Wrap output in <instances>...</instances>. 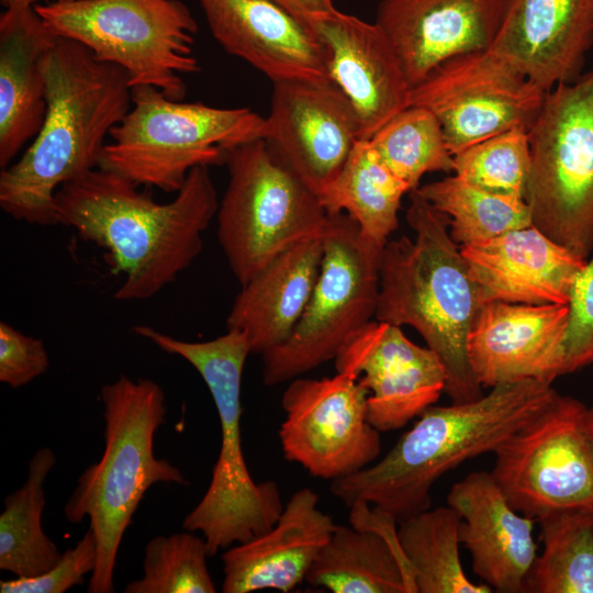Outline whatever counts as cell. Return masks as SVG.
<instances>
[{"label": "cell", "mask_w": 593, "mask_h": 593, "mask_svg": "<svg viewBox=\"0 0 593 593\" xmlns=\"http://www.w3.org/2000/svg\"><path fill=\"white\" fill-rule=\"evenodd\" d=\"M137 188L94 168L63 184L54 200L57 224L107 249V262L123 276L119 301L149 299L190 267L220 203L208 166L194 167L167 203Z\"/></svg>", "instance_id": "cell-1"}, {"label": "cell", "mask_w": 593, "mask_h": 593, "mask_svg": "<svg viewBox=\"0 0 593 593\" xmlns=\"http://www.w3.org/2000/svg\"><path fill=\"white\" fill-rule=\"evenodd\" d=\"M43 71L45 119L20 158L1 170L0 206L14 220L52 226L57 190L99 167L105 138L132 107L133 87L122 67L59 36Z\"/></svg>", "instance_id": "cell-2"}, {"label": "cell", "mask_w": 593, "mask_h": 593, "mask_svg": "<svg viewBox=\"0 0 593 593\" xmlns=\"http://www.w3.org/2000/svg\"><path fill=\"white\" fill-rule=\"evenodd\" d=\"M552 383L526 379L491 388L479 399L432 405L378 462L332 481L345 505L373 504L396 523L430 507V489L468 459L494 452L556 393Z\"/></svg>", "instance_id": "cell-3"}, {"label": "cell", "mask_w": 593, "mask_h": 593, "mask_svg": "<svg viewBox=\"0 0 593 593\" xmlns=\"http://www.w3.org/2000/svg\"><path fill=\"white\" fill-rule=\"evenodd\" d=\"M406 221L415 232L389 239L382 248L374 320L413 327L446 370L445 392L452 403L479 399L468 356V336L483 299L446 215L416 190L410 192Z\"/></svg>", "instance_id": "cell-4"}, {"label": "cell", "mask_w": 593, "mask_h": 593, "mask_svg": "<svg viewBox=\"0 0 593 593\" xmlns=\"http://www.w3.org/2000/svg\"><path fill=\"white\" fill-rule=\"evenodd\" d=\"M104 449L88 466L64 506L69 523L89 519L98 561L89 593L114 592V569L125 530L147 490L157 483L188 485L179 468L154 452L157 429L166 419L163 388L150 379L121 376L101 388Z\"/></svg>", "instance_id": "cell-5"}, {"label": "cell", "mask_w": 593, "mask_h": 593, "mask_svg": "<svg viewBox=\"0 0 593 593\" xmlns=\"http://www.w3.org/2000/svg\"><path fill=\"white\" fill-rule=\"evenodd\" d=\"M133 332L165 353L187 360L202 377L214 401L221 426V446L210 484L189 512L182 527L199 532L210 556L270 529L283 511L279 485L256 482L248 471L242 445V377L250 351L247 335L230 328L206 342H187L147 325Z\"/></svg>", "instance_id": "cell-6"}, {"label": "cell", "mask_w": 593, "mask_h": 593, "mask_svg": "<svg viewBox=\"0 0 593 593\" xmlns=\"http://www.w3.org/2000/svg\"><path fill=\"white\" fill-rule=\"evenodd\" d=\"M265 136L266 118L249 108L182 102L138 85L98 168L138 187L177 193L194 167L224 164L228 149Z\"/></svg>", "instance_id": "cell-7"}, {"label": "cell", "mask_w": 593, "mask_h": 593, "mask_svg": "<svg viewBox=\"0 0 593 593\" xmlns=\"http://www.w3.org/2000/svg\"><path fill=\"white\" fill-rule=\"evenodd\" d=\"M34 8L56 36L122 67L132 87L148 85L182 100V76L200 70L193 54L198 23L181 0H71Z\"/></svg>", "instance_id": "cell-8"}, {"label": "cell", "mask_w": 593, "mask_h": 593, "mask_svg": "<svg viewBox=\"0 0 593 593\" xmlns=\"http://www.w3.org/2000/svg\"><path fill=\"white\" fill-rule=\"evenodd\" d=\"M228 183L216 212L217 238L240 286L292 245L320 236L328 214L264 138L228 149Z\"/></svg>", "instance_id": "cell-9"}, {"label": "cell", "mask_w": 593, "mask_h": 593, "mask_svg": "<svg viewBox=\"0 0 593 593\" xmlns=\"http://www.w3.org/2000/svg\"><path fill=\"white\" fill-rule=\"evenodd\" d=\"M533 225L574 255L593 251V67L546 93L528 131Z\"/></svg>", "instance_id": "cell-10"}, {"label": "cell", "mask_w": 593, "mask_h": 593, "mask_svg": "<svg viewBox=\"0 0 593 593\" xmlns=\"http://www.w3.org/2000/svg\"><path fill=\"white\" fill-rule=\"evenodd\" d=\"M311 299L291 335L261 355L266 385L291 381L335 359L376 315L382 248L346 213L328 215Z\"/></svg>", "instance_id": "cell-11"}, {"label": "cell", "mask_w": 593, "mask_h": 593, "mask_svg": "<svg viewBox=\"0 0 593 593\" xmlns=\"http://www.w3.org/2000/svg\"><path fill=\"white\" fill-rule=\"evenodd\" d=\"M494 480L511 506L535 519L593 512V438L588 406L558 392L493 452Z\"/></svg>", "instance_id": "cell-12"}, {"label": "cell", "mask_w": 593, "mask_h": 593, "mask_svg": "<svg viewBox=\"0 0 593 593\" xmlns=\"http://www.w3.org/2000/svg\"><path fill=\"white\" fill-rule=\"evenodd\" d=\"M547 91L489 49L451 57L411 88L409 105L432 111L449 152L513 128L529 131Z\"/></svg>", "instance_id": "cell-13"}, {"label": "cell", "mask_w": 593, "mask_h": 593, "mask_svg": "<svg viewBox=\"0 0 593 593\" xmlns=\"http://www.w3.org/2000/svg\"><path fill=\"white\" fill-rule=\"evenodd\" d=\"M350 370L334 377H298L282 394L286 417L279 438L287 460L311 475L337 480L371 465L381 450L380 432L368 419L369 391Z\"/></svg>", "instance_id": "cell-14"}, {"label": "cell", "mask_w": 593, "mask_h": 593, "mask_svg": "<svg viewBox=\"0 0 593 593\" xmlns=\"http://www.w3.org/2000/svg\"><path fill=\"white\" fill-rule=\"evenodd\" d=\"M264 139L317 195L362 137L354 107L334 81H279Z\"/></svg>", "instance_id": "cell-15"}, {"label": "cell", "mask_w": 593, "mask_h": 593, "mask_svg": "<svg viewBox=\"0 0 593 593\" xmlns=\"http://www.w3.org/2000/svg\"><path fill=\"white\" fill-rule=\"evenodd\" d=\"M369 391L368 419L380 433L396 430L434 405L446 387L438 355L411 342L401 326L370 321L335 357Z\"/></svg>", "instance_id": "cell-16"}, {"label": "cell", "mask_w": 593, "mask_h": 593, "mask_svg": "<svg viewBox=\"0 0 593 593\" xmlns=\"http://www.w3.org/2000/svg\"><path fill=\"white\" fill-rule=\"evenodd\" d=\"M568 304L488 301L468 336V356L482 388L562 376Z\"/></svg>", "instance_id": "cell-17"}, {"label": "cell", "mask_w": 593, "mask_h": 593, "mask_svg": "<svg viewBox=\"0 0 593 593\" xmlns=\"http://www.w3.org/2000/svg\"><path fill=\"white\" fill-rule=\"evenodd\" d=\"M593 46V0H503L489 51L550 91L575 81Z\"/></svg>", "instance_id": "cell-18"}, {"label": "cell", "mask_w": 593, "mask_h": 593, "mask_svg": "<svg viewBox=\"0 0 593 593\" xmlns=\"http://www.w3.org/2000/svg\"><path fill=\"white\" fill-rule=\"evenodd\" d=\"M212 35L271 81H332L314 30L270 0H199Z\"/></svg>", "instance_id": "cell-19"}, {"label": "cell", "mask_w": 593, "mask_h": 593, "mask_svg": "<svg viewBox=\"0 0 593 593\" xmlns=\"http://www.w3.org/2000/svg\"><path fill=\"white\" fill-rule=\"evenodd\" d=\"M502 7L503 0H381L374 22L412 88L445 60L489 49Z\"/></svg>", "instance_id": "cell-20"}, {"label": "cell", "mask_w": 593, "mask_h": 593, "mask_svg": "<svg viewBox=\"0 0 593 593\" xmlns=\"http://www.w3.org/2000/svg\"><path fill=\"white\" fill-rule=\"evenodd\" d=\"M312 29L324 44L332 81L346 94L369 139L409 107L411 86L391 42L376 22L337 9Z\"/></svg>", "instance_id": "cell-21"}, {"label": "cell", "mask_w": 593, "mask_h": 593, "mask_svg": "<svg viewBox=\"0 0 593 593\" xmlns=\"http://www.w3.org/2000/svg\"><path fill=\"white\" fill-rule=\"evenodd\" d=\"M447 505L461 518L459 539L474 573L493 591L523 593L537 556L536 521L515 511L486 471L470 472L456 482Z\"/></svg>", "instance_id": "cell-22"}, {"label": "cell", "mask_w": 593, "mask_h": 593, "mask_svg": "<svg viewBox=\"0 0 593 593\" xmlns=\"http://www.w3.org/2000/svg\"><path fill=\"white\" fill-rule=\"evenodd\" d=\"M460 250L483 302L568 304L586 262L534 225Z\"/></svg>", "instance_id": "cell-23"}, {"label": "cell", "mask_w": 593, "mask_h": 593, "mask_svg": "<svg viewBox=\"0 0 593 593\" xmlns=\"http://www.w3.org/2000/svg\"><path fill=\"white\" fill-rule=\"evenodd\" d=\"M335 526L332 517L318 508L313 490L294 492L270 529L233 545L222 555V592L292 591L305 581Z\"/></svg>", "instance_id": "cell-24"}, {"label": "cell", "mask_w": 593, "mask_h": 593, "mask_svg": "<svg viewBox=\"0 0 593 593\" xmlns=\"http://www.w3.org/2000/svg\"><path fill=\"white\" fill-rule=\"evenodd\" d=\"M350 522L335 526L305 581L333 593H416L396 522L367 504L351 511Z\"/></svg>", "instance_id": "cell-25"}, {"label": "cell", "mask_w": 593, "mask_h": 593, "mask_svg": "<svg viewBox=\"0 0 593 593\" xmlns=\"http://www.w3.org/2000/svg\"><path fill=\"white\" fill-rule=\"evenodd\" d=\"M57 36L34 7L0 14V167L7 168L40 132L46 114L45 54Z\"/></svg>", "instance_id": "cell-26"}, {"label": "cell", "mask_w": 593, "mask_h": 593, "mask_svg": "<svg viewBox=\"0 0 593 593\" xmlns=\"http://www.w3.org/2000/svg\"><path fill=\"white\" fill-rule=\"evenodd\" d=\"M322 258V235L306 238L240 286L226 327L247 335L251 354L264 355L291 335L311 299Z\"/></svg>", "instance_id": "cell-27"}, {"label": "cell", "mask_w": 593, "mask_h": 593, "mask_svg": "<svg viewBox=\"0 0 593 593\" xmlns=\"http://www.w3.org/2000/svg\"><path fill=\"white\" fill-rule=\"evenodd\" d=\"M410 188L360 139L340 171L318 194L328 215L346 213L370 242L383 247L399 226L402 197Z\"/></svg>", "instance_id": "cell-28"}, {"label": "cell", "mask_w": 593, "mask_h": 593, "mask_svg": "<svg viewBox=\"0 0 593 593\" xmlns=\"http://www.w3.org/2000/svg\"><path fill=\"white\" fill-rule=\"evenodd\" d=\"M56 455L43 447L32 456L23 485L7 495L0 515V569L16 578H32L54 567L61 553L44 533V483Z\"/></svg>", "instance_id": "cell-29"}, {"label": "cell", "mask_w": 593, "mask_h": 593, "mask_svg": "<svg viewBox=\"0 0 593 593\" xmlns=\"http://www.w3.org/2000/svg\"><path fill=\"white\" fill-rule=\"evenodd\" d=\"M461 518L450 507L417 513L400 524L398 540L410 564L416 593H490L485 583L471 581L461 564Z\"/></svg>", "instance_id": "cell-30"}, {"label": "cell", "mask_w": 593, "mask_h": 593, "mask_svg": "<svg viewBox=\"0 0 593 593\" xmlns=\"http://www.w3.org/2000/svg\"><path fill=\"white\" fill-rule=\"evenodd\" d=\"M537 522L542 551L527 574L524 592L593 593V512L556 511Z\"/></svg>", "instance_id": "cell-31"}, {"label": "cell", "mask_w": 593, "mask_h": 593, "mask_svg": "<svg viewBox=\"0 0 593 593\" xmlns=\"http://www.w3.org/2000/svg\"><path fill=\"white\" fill-rule=\"evenodd\" d=\"M416 191L448 217L450 236L460 246L533 225L524 199L488 192L456 175L419 186Z\"/></svg>", "instance_id": "cell-32"}, {"label": "cell", "mask_w": 593, "mask_h": 593, "mask_svg": "<svg viewBox=\"0 0 593 593\" xmlns=\"http://www.w3.org/2000/svg\"><path fill=\"white\" fill-rule=\"evenodd\" d=\"M380 160L411 191L428 172L454 171L441 125L426 108L409 105L367 139Z\"/></svg>", "instance_id": "cell-33"}, {"label": "cell", "mask_w": 593, "mask_h": 593, "mask_svg": "<svg viewBox=\"0 0 593 593\" xmlns=\"http://www.w3.org/2000/svg\"><path fill=\"white\" fill-rule=\"evenodd\" d=\"M206 541L193 532L156 536L145 546L143 574L125 593H214Z\"/></svg>", "instance_id": "cell-34"}, {"label": "cell", "mask_w": 593, "mask_h": 593, "mask_svg": "<svg viewBox=\"0 0 593 593\" xmlns=\"http://www.w3.org/2000/svg\"><path fill=\"white\" fill-rule=\"evenodd\" d=\"M530 165L529 135L522 128L488 137L454 155L457 177L488 192L524 200Z\"/></svg>", "instance_id": "cell-35"}, {"label": "cell", "mask_w": 593, "mask_h": 593, "mask_svg": "<svg viewBox=\"0 0 593 593\" xmlns=\"http://www.w3.org/2000/svg\"><path fill=\"white\" fill-rule=\"evenodd\" d=\"M98 561V544L90 528L77 544L61 553L57 563L43 574L0 581L1 593H64L82 584Z\"/></svg>", "instance_id": "cell-36"}, {"label": "cell", "mask_w": 593, "mask_h": 593, "mask_svg": "<svg viewBox=\"0 0 593 593\" xmlns=\"http://www.w3.org/2000/svg\"><path fill=\"white\" fill-rule=\"evenodd\" d=\"M568 305L562 376L593 363V258L578 273Z\"/></svg>", "instance_id": "cell-37"}, {"label": "cell", "mask_w": 593, "mask_h": 593, "mask_svg": "<svg viewBox=\"0 0 593 593\" xmlns=\"http://www.w3.org/2000/svg\"><path fill=\"white\" fill-rule=\"evenodd\" d=\"M49 367L42 339L27 336L7 322H0V381L13 389L24 387Z\"/></svg>", "instance_id": "cell-38"}, {"label": "cell", "mask_w": 593, "mask_h": 593, "mask_svg": "<svg viewBox=\"0 0 593 593\" xmlns=\"http://www.w3.org/2000/svg\"><path fill=\"white\" fill-rule=\"evenodd\" d=\"M312 27L320 18L336 8L332 0H270Z\"/></svg>", "instance_id": "cell-39"}, {"label": "cell", "mask_w": 593, "mask_h": 593, "mask_svg": "<svg viewBox=\"0 0 593 593\" xmlns=\"http://www.w3.org/2000/svg\"><path fill=\"white\" fill-rule=\"evenodd\" d=\"M41 1L61 2L71 0H0L1 5H3L4 9L11 7H35L40 4Z\"/></svg>", "instance_id": "cell-40"}, {"label": "cell", "mask_w": 593, "mask_h": 593, "mask_svg": "<svg viewBox=\"0 0 593 593\" xmlns=\"http://www.w3.org/2000/svg\"><path fill=\"white\" fill-rule=\"evenodd\" d=\"M588 423L593 438V403L591 406H588Z\"/></svg>", "instance_id": "cell-41"}]
</instances>
